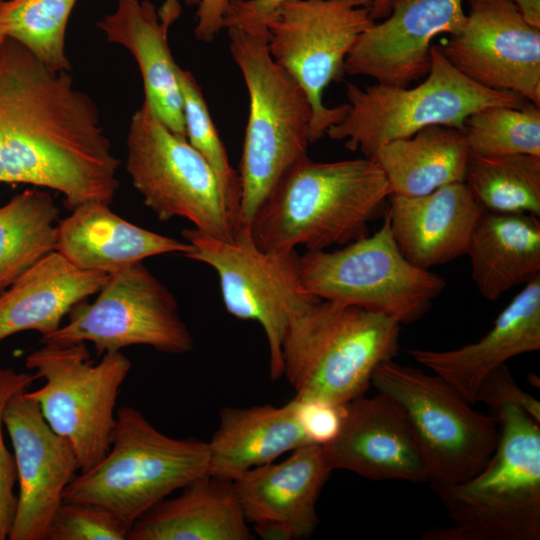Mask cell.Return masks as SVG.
I'll list each match as a JSON object with an SVG mask.
<instances>
[{"mask_svg": "<svg viewBox=\"0 0 540 540\" xmlns=\"http://www.w3.org/2000/svg\"><path fill=\"white\" fill-rule=\"evenodd\" d=\"M119 161L92 98L15 40H0V183L56 190L73 210L110 205Z\"/></svg>", "mask_w": 540, "mask_h": 540, "instance_id": "6da1fadb", "label": "cell"}, {"mask_svg": "<svg viewBox=\"0 0 540 540\" xmlns=\"http://www.w3.org/2000/svg\"><path fill=\"white\" fill-rule=\"evenodd\" d=\"M392 195L373 158L316 162L305 155L281 177L249 226L264 251L326 250L368 235Z\"/></svg>", "mask_w": 540, "mask_h": 540, "instance_id": "7a4b0ae2", "label": "cell"}, {"mask_svg": "<svg viewBox=\"0 0 540 540\" xmlns=\"http://www.w3.org/2000/svg\"><path fill=\"white\" fill-rule=\"evenodd\" d=\"M495 416L499 439L483 468L462 482L431 484L452 525L422 539H540V424L513 405Z\"/></svg>", "mask_w": 540, "mask_h": 540, "instance_id": "3957f363", "label": "cell"}, {"mask_svg": "<svg viewBox=\"0 0 540 540\" xmlns=\"http://www.w3.org/2000/svg\"><path fill=\"white\" fill-rule=\"evenodd\" d=\"M224 29L249 98L238 172V225L249 229L284 173L307 155L312 108L304 90L271 57L264 24H232Z\"/></svg>", "mask_w": 540, "mask_h": 540, "instance_id": "277c9868", "label": "cell"}, {"mask_svg": "<svg viewBox=\"0 0 540 540\" xmlns=\"http://www.w3.org/2000/svg\"><path fill=\"white\" fill-rule=\"evenodd\" d=\"M400 323L319 299L291 319L282 343L283 375L301 400L345 405L364 395L376 368L399 349Z\"/></svg>", "mask_w": 540, "mask_h": 540, "instance_id": "5b68a950", "label": "cell"}, {"mask_svg": "<svg viewBox=\"0 0 540 540\" xmlns=\"http://www.w3.org/2000/svg\"><path fill=\"white\" fill-rule=\"evenodd\" d=\"M209 456L207 442L169 437L136 408L122 406L109 451L71 480L62 500L102 506L131 527L154 505L207 474Z\"/></svg>", "mask_w": 540, "mask_h": 540, "instance_id": "8992f818", "label": "cell"}, {"mask_svg": "<svg viewBox=\"0 0 540 540\" xmlns=\"http://www.w3.org/2000/svg\"><path fill=\"white\" fill-rule=\"evenodd\" d=\"M431 65L425 80L412 88L375 83L346 84L348 110L326 131L351 151L372 158L383 144L413 136L433 125L464 131L466 119L492 106L519 107L526 101L518 93L483 87L459 72L432 45Z\"/></svg>", "mask_w": 540, "mask_h": 540, "instance_id": "52a82bcc", "label": "cell"}, {"mask_svg": "<svg viewBox=\"0 0 540 540\" xmlns=\"http://www.w3.org/2000/svg\"><path fill=\"white\" fill-rule=\"evenodd\" d=\"M299 276L308 295L359 307L400 324L421 318L447 285L441 276L405 259L385 215L371 236L333 251L307 250L299 257Z\"/></svg>", "mask_w": 540, "mask_h": 540, "instance_id": "ba28073f", "label": "cell"}, {"mask_svg": "<svg viewBox=\"0 0 540 540\" xmlns=\"http://www.w3.org/2000/svg\"><path fill=\"white\" fill-rule=\"evenodd\" d=\"M371 384L404 413L422 452L431 484H454L479 472L499 439L497 417L472 408L436 374L388 360Z\"/></svg>", "mask_w": 540, "mask_h": 540, "instance_id": "9c48e42d", "label": "cell"}, {"mask_svg": "<svg viewBox=\"0 0 540 540\" xmlns=\"http://www.w3.org/2000/svg\"><path fill=\"white\" fill-rule=\"evenodd\" d=\"M372 0H285L264 19L273 60L304 90L312 108L310 143L340 122L348 104L327 107L323 93L341 81L345 60L374 24Z\"/></svg>", "mask_w": 540, "mask_h": 540, "instance_id": "30bf717a", "label": "cell"}, {"mask_svg": "<svg viewBox=\"0 0 540 540\" xmlns=\"http://www.w3.org/2000/svg\"><path fill=\"white\" fill-rule=\"evenodd\" d=\"M25 364L45 384L26 393L34 399L49 426L67 439L80 473L93 469L110 449L116 424V402L131 362L121 351L90 360L84 342L43 344Z\"/></svg>", "mask_w": 540, "mask_h": 540, "instance_id": "8fae6325", "label": "cell"}, {"mask_svg": "<svg viewBox=\"0 0 540 540\" xmlns=\"http://www.w3.org/2000/svg\"><path fill=\"white\" fill-rule=\"evenodd\" d=\"M126 145L132 185L159 220L182 217L213 237H235L237 220L209 164L144 102L131 117Z\"/></svg>", "mask_w": 540, "mask_h": 540, "instance_id": "7c38bea8", "label": "cell"}, {"mask_svg": "<svg viewBox=\"0 0 540 540\" xmlns=\"http://www.w3.org/2000/svg\"><path fill=\"white\" fill-rule=\"evenodd\" d=\"M182 236L191 249L184 256L209 265L218 275L223 304L229 314L258 322L269 348L272 379L283 375L282 343L292 317L319 298L300 283L296 250L264 251L249 229L238 228L232 240H222L196 228Z\"/></svg>", "mask_w": 540, "mask_h": 540, "instance_id": "4fadbf2b", "label": "cell"}, {"mask_svg": "<svg viewBox=\"0 0 540 540\" xmlns=\"http://www.w3.org/2000/svg\"><path fill=\"white\" fill-rule=\"evenodd\" d=\"M83 302L43 344L91 342L98 355L132 345L176 355L193 349L175 296L142 262L109 274L95 301Z\"/></svg>", "mask_w": 540, "mask_h": 540, "instance_id": "5bb4252c", "label": "cell"}, {"mask_svg": "<svg viewBox=\"0 0 540 540\" xmlns=\"http://www.w3.org/2000/svg\"><path fill=\"white\" fill-rule=\"evenodd\" d=\"M465 24L439 47L463 75L490 89L520 94L540 106V29L511 0H465Z\"/></svg>", "mask_w": 540, "mask_h": 540, "instance_id": "9a60e30c", "label": "cell"}, {"mask_svg": "<svg viewBox=\"0 0 540 540\" xmlns=\"http://www.w3.org/2000/svg\"><path fill=\"white\" fill-rule=\"evenodd\" d=\"M26 391L11 398L3 417L19 481L8 539L47 540L63 492L79 464L71 443L49 426L38 403Z\"/></svg>", "mask_w": 540, "mask_h": 540, "instance_id": "2e32d148", "label": "cell"}, {"mask_svg": "<svg viewBox=\"0 0 540 540\" xmlns=\"http://www.w3.org/2000/svg\"><path fill=\"white\" fill-rule=\"evenodd\" d=\"M463 3L394 0L385 20L374 22L359 36L345 60V74L399 87L425 77L430 70L433 38L462 30L466 21Z\"/></svg>", "mask_w": 540, "mask_h": 540, "instance_id": "e0dca14e", "label": "cell"}, {"mask_svg": "<svg viewBox=\"0 0 540 540\" xmlns=\"http://www.w3.org/2000/svg\"><path fill=\"white\" fill-rule=\"evenodd\" d=\"M322 449L332 470H348L372 480L429 482L404 413L381 393L347 403L339 432Z\"/></svg>", "mask_w": 540, "mask_h": 540, "instance_id": "ac0fdd59", "label": "cell"}, {"mask_svg": "<svg viewBox=\"0 0 540 540\" xmlns=\"http://www.w3.org/2000/svg\"><path fill=\"white\" fill-rule=\"evenodd\" d=\"M333 470L321 445L297 448L279 463H267L233 480L248 522L274 523L291 539L312 535L318 525L316 503Z\"/></svg>", "mask_w": 540, "mask_h": 540, "instance_id": "d6986e66", "label": "cell"}, {"mask_svg": "<svg viewBox=\"0 0 540 540\" xmlns=\"http://www.w3.org/2000/svg\"><path fill=\"white\" fill-rule=\"evenodd\" d=\"M482 207L464 182L421 196L391 195L385 216L400 253L429 270L466 255Z\"/></svg>", "mask_w": 540, "mask_h": 540, "instance_id": "ffe728a7", "label": "cell"}, {"mask_svg": "<svg viewBox=\"0 0 540 540\" xmlns=\"http://www.w3.org/2000/svg\"><path fill=\"white\" fill-rule=\"evenodd\" d=\"M524 285L477 342L446 351L411 349L410 355L475 404L477 389L492 370L540 349V274Z\"/></svg>", "mask_w": 540, "mask_h": 540, "instance_id": "44dd1931", "label": "cell"}, {"mask_svg": "<svg viewBox=\"0 0 540 540\" xmlns=\"http://www.w3.org/2000/svg\"><path fill=\"white\" fill-rule=\"evenodd\" d=\"M116 1V9L97 28L133 55L143 79L144 103L172 132L186 138L178 65L167 40L170 24L148 0Z\"/></svg>", "mask_w": 540, "mask_h": 540, "instance_id": "7402d4cb", "label": "cell"}, {"mask_svg": "<svg viewBox=\"0 0 540 540\" xmlns=\"http://www.w3.org/2000/svg\"><path fill=\"white\" fill-rule=\"evenodd\" d=\"M191 246L144 229L100 203H86L57 224L55 251L79 268L112 274L151 256L179 253Z\"/></svg>", "mask_w": 540, "mask_h": 540, "instance_id": "603a6c76", "label": "cell"}, {"mask_svg": "<svg viewBox=\"0 0 540 540\" xmlns=\"http://www.w3.org/2000/svg\"><path fill=\"white\" fill-rule=\"evenodd\" d=\"M109 274L77 267L52 251L0 294V341L26 330L55 332L77 304L96 294Z\"/></svg>", "mask_w": 540, "mask_h": 540, "instance_id": "cb8c5ba5", "label": "cell"}, {"mask_svg": "<svg viewBox=\"0 0 540 540\" xmlns=\"http://www.w3.org/2000/svg\"><path fill=\"white\" fill-rule=\"evenodd\" d=\"M247 522L233 481L207 473L136 519L127 540H250Z\"/></svg>", "mask_w": 540, "mask_h": 540, "instance_id": "d4e9b609", "label": "cell"}, {"mask_svg": "<svg viewBox=\"0 0 540 540\" xmlns=\"http://www.w3.org/2000/svg\"><path fill=\"white\" fill-rule=\"evenodd\" d=\"M209 474L235 480L245 471L312 444L303 428L297 401L276 407H226L209 442Z\"/></svg>", "mask_w": 540, "mask_h": 540, "instance_id": "484cf974", "label": "cell"}, {"mask_svg": "<svg viewBox=\"0 0 540 540\" xmlns=\"http://www.w3.org/2000/svg\"><path fill=\"white\" fill-rule=\"evenodd\" d=\"M466 255L479 293L498 299L540 274L539 216L482 209Z\"/></svg>", "mask_w": 540, "mask_h": 540, "instance_id": "4316f807", "label": "cell"}, {"mask_svg": "<svg viewBox=\"0 0 540 540\" xmlns=\"http://www.w3.org/2000/svg\"><path fill=\"white\" fill-rule=\"evenodd\" d=\"M469 156L464 131L433 125L381 145L372 158L383 170L392 195L412 197L464 182Z\"/></svg>", "mask_w": 540, "mask_h": 540, "instance_id": "83f0119b", "label": "cell"}, {"mask_svg": "<svg viewBox=\"0 0 540 540\" xmlns=\"http://www.w3.org/2000/svg\"><path fill=\"white\" fill-rule=\"evenodd\" d=\"M59 208L49 192L27 189L0 207V294L55 251Z\"/></svg>", "mask_w": 540, "mask_h": 540, "instance_id": "f1b7e54d", "label": "cell"}, {"mask_svg": "<svg viewBox=\"0 0 540 540\" xmlns=\"http://www.w3.org/2000/svg\"><path fill=\"white\" fill-rule=\"evenodd\" d=\"M464 183L482 209L540 216V156H469Z\"/></svg>", "mask_w": 540, "mask_h": 540, "instance_id": "f546056e", "label": "cell"}, {"mask_svg": "<svg viewBox=\"0 0 540 540\" xmlns=\"http://www.w3.org/2000/svg\"><path fill=\"white\" fill-rule=\"evenodd\" d=\"M78 0H5L0 30L53 71H69L65 52L67 23Z\"/></svg>", "mask_w": 540, "mask_h": 540, "instance_id": "4dcf8cb0", "label": "cell"}, {"mask_svg": "<svg viewBox=\"0 0 540 540\" xmlns=\"http://www.w3.org/2000/svg\"><path fill=\"white\" fill-rule=\"evenodd\" d=\"M471 154L540 156V106H492L471 114L464 123Z\"/></svg>", "mask_w": 540, "mask_h": 540, "instance_id": "1f68e13d", "label": "cell"}, {"mask_svg": "<svg viewBox=\"0 0 540 540\" xmlns=\"http://www.w3.org/2000/svg\"><path fill=\"white\" fill-rule=\"evenodd\" d=\"M177 75L183 100L186 138L213 170L227 205L238 223L241 196L239 174L231 166L197 80L189 70L179 66Z\"/></svg>", "mask_w": 540, "mask_h": 540, "instance_id": "d6a6232c", "label": "cell"}, {"mask_svg": "<svg viewBox=\"0 0 540 540\" xmlns=\"http://www.w3.org/2000/svg\"><path fill=\"white\" fill-rule=\"evenodd\" d=\"M129 529L121 518L102 506L62 500L47 540H127Z\"/></svg>", "mask_w": 540, "mask_h": 540, "instance_id": "836d02e7", "label": "cell"}, {"mask_svg": "<svg viewBox=\"0 0 540 540\" xmlns=\"http://www.w3.org/2000/svg\"><path fill=\"white\" fill-rule=\"evenodd\" d=\"M35 379L34 374L0 367V540L8 538L17 506L15 459L3 439L4 412L11 398L26 391Z\"/></svg>", "mask_w": 540, "mask_h": 540, "instance_id": "e575fe53", "label": "cell"}, {"mask_svg": "<svg viewBox=\"0 0 540 540\" xmlns=\"http://www.w3.org/2000/svg\"><path fill=\"white\" fill-rule=\"evenodd\" d=\"M477 402L494 411L505 405L516 406L540 424L539 401L518 386L506 364L495 368L482 380L476 392Z\"/></svg>", "mask_w": 540, "mask_h": 540, "instance_id": "d590c367", "label": "cell"}, {"mask_svg": "<svg viewBox=\"0 0 540 540\" xmlns=\"http://www.w3.org/2000/svg\"><path fill=\"white\" fill-rule=\"evenodd\" d=\"M297 401L298 414L303 428L312 444L325 445L339 432L345 405H336L318 400Z\"/></svg>", "mask_w": 540, "mask_h": 540, "instance_id": "8d00e7d4", "label": "cell"}, {"mask_svg": "<svg viewBox=\"0 0 540 540\" xmlns=\"http://www.w3.org/2000/svg\"><path fill=\"white\" fill-rule=\"evenodd\" d=\"M285 0H245L232 2L224 21V28L231 24H263V19ZM394 0H372L371 18H386Z\"/></svg>", "mask_w": 540, "mask_h": 540, "instance_id": "74e56055", "label": "cell"}, {"mask_svg": "<svg viewBox=\"0 0 540 540\" xmlns=\"http://www.w3.org/2000/svg\"><path fill=\"white\" fill-rule=\"evenodd\" d=\"M186 2L197 5L195 38L205 43L212 42L224 29L231 0H186ZM163 6L175 8L180 5L177 0H165Z\"/></svg>", "mask_w": 540, "mask_h": 540, "instance_id": "f35d334b", "label": "cell"}, {"mask_svg": "<svg viewBox=\"0 0 540 540\" xmlns=\"http://www.w3.org/2000/svg\"><path fill=\"white\" fill-rule=\"evenodd\" d=\"M524 20L540 29V0H511Z\"/></svg>", "mask_w": 540, "mask_h": 540, "instance_id": "ab89813d", "label": "cell"}, {"mask_svg": "<svg viewBox=\"0 0 540 540\" xmlns=\"http://www.w3.org/2000/svg\"><path fill=\"white\" fill-rule=\"evenodd\" d=\"M4 37H5V36L2 34V32H1V30H0V40H1L2 38H4Z\"/></svg>", "mask_w": 540, "mask_h": 540, "instance_id": "60d3db41", "label": "cell"}, {"mask_svg": "<svg viewBox=\"0 0 540 540\" xmlns=\"http://www.w3.org/2000/svg\"><path fill=\"white\" fill-rule=\"evenodd\" d=\"M240 1H245V0H231V3L232 2H240Z\"/></svg>", "mask_w": 540, "mask_h": 540, "instance_id": "b9f144b4", "label": "cell"}, {"mask_svg": "<svg viewBox=\"0 0 540 540\" xmlns=\"http://www.w3.org/2000/svg\"><path fill=\"white\" fill-rule=\"evenodd\" d=\"M2 1H5V0H0V2H2Z\"/></svg>", "mask_w": 540, "mask_h": 540, "instance_id": "7bdbcfd3", "label": "cell"}]
</instances>
